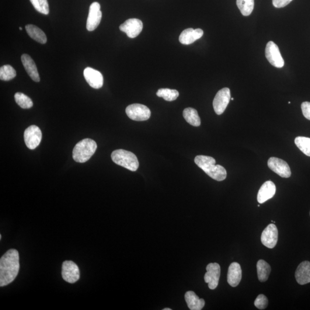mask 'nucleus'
Masks as SVG:
<instances>
[{
	"mask_svg": "<svg viewBox=\"0 0 310 310\" xmlns=\"http://www.w3.org/2000/svg\"><path fill=\"white\" fill-rule=\"evenodd\" d=\"M30 1L37 12L46 15L49 13V5L47 0H30Z\"/></svg>",
	"mask_w": 310,
	"mask_h": 310,
	"instance_id": "nucleus-30",
	"label": "nucleus"
},
{
	"mask_svg": "<svg viewBox=\"0 0 310 310\" xmlns=\"http://www.w3.org/2000/svg\"><path fill=\"white\" fill-rule=\"evenodd\" d=\"M163 310H172V309L169 308L164 309Z\"/></svg>",
	"mask_w": 310,
	"mask_h": 310,
	"instance_id": "nucleus-34",
	"label": "nucleus"
},
{
	"mask_svg": "<svg viewBox=\"0 0 310 310\" xmlns=\"http://www.w3.org/2000/svg\"><path fill=\"white\" fill-rule=\"evenodd\" d=\"M126 113L131 120L137 121L148 120L151 117L150 109L144 104L134 103L126 108Z\"/></svg>",
	"mask_w": 310,
	"mask_h": 310,
	"instance_id": "nucleus-5",
	"label": "nucleus"
},
{
	"mask_svg": "<svg viewBox=\"0 0 310 310\" xmlns=\"http://www.w3.org/2000/svg\"><path fill=\"white\" fill-rule=\"evenodd\" d=\"M16 103L23 109H30L33 106V101L22 93H17L15 95Z\"/></svg>",
	"mask_w": 310,
	"mask_h": 310,
	"instance_id": "nucleus-29",
	"label": "nucleus"
},
{
	"mask_svg": "<svg viewBox=\"0 0 310 310\" xmlns=\"http://www.w3.org/2000/svg\"><path fill=\"white\" fill-rule=\"evenodd\" d=\"M99 2H93L90 6L89 16L86 23V29L89 31L95 30L102 19V12Z\"/></svg>",
	"mask_w": 310,
	"mask_h": 310,
	"instance_id": "nucleus-12",
	"label": "nucleus"
},
{
	"mask_svg": "<svg viewBox=\"0 0 310 310\" xmlns=\"http://www.w3.org/2000/svg\"><path fill=\"white\" fill-rule=\"evenodd\" d=\"M237 5L243 16H248L253 10L255 2L254 0H237Z\"/></svg>",
	"mask_w": 310,
	"mask_h": 310,
	"instance_id": "nucleus-25",
	"label": "nucleus"
},
{
	"mask_svg": "<svg viewBox=\"0 0 310 310\" xmlns=\"http://www.w3.org/2000/svg\"><path fill=\"white\" fill-rule=\"evenodd\" d=\"M195 163L209 176L217 181L226 179L227 172L224 167L215 165V160L210 156L198 155L194 160Z\"/></svg>",
	"mask_w": 310,
	"mask_h": 310,
	"instance_id": "nucleus-2",
	"label": "nucleus"
},
{
	"mask_svg": "<svg viewBox=\"0 0 310 310\" xmlns=\"http://www.w3.org/2000/svg\"><path fill=\"white\" fill-rule=\"evenodd\" d=\"M188 307L191 310H201L205 305L204 299H200L193 291H188L184 295Z\"/></svg>",
	"mask_w": 310,
	"mask_h": 310,
	"instance_id": "nucleus-21",
	"label": "nucleus"
},
{
	"mask_svg": "<svg viewBox=\"0 0 310 310\" xmlns=\"http://www.w3.org/2000/svg\"><path fill=\"white\" fill-rule=\"evenodd\" d=\"M22 61L24 69L31 79L34 82H40L39 74L38 73L35 63L30 56L27 54L22 55Z\"/></svg>",
	"mask_w": 310,
	"mask_h": 310,
	"instance_id": "nucleus-20",
	"label": "nucleus"
},
{
	"mask_svg": "<svg viewBox=\"0 0 310 310\" xmlns=\"http://www.w3.org/2000/svg\"><path fill=\"white\" fill-rule=\"evenodd\" d=\"M156 95L162 97L167 102H173L177 99L179 93L176 90L170 89H160L156 93Z\"/></svg>",
	"mask_w": 310,
	"mask_h": 310,
	"instance_id": "nucleus-26",
	"label": "nucleus"
},
{
	"mask_svg": "<svg viewBox=\"0 0 310 310\" xmlns=\"http://www.w3.org/2000/svg\"><path fill=\"white\" fill-rule=\"evenodd\" d=\"M268 167L281 177L288 178L291 175V172L287 163L284 160L272 157L268 161Z\"/></svg>",
	"mask_w": 310,
	"mask_h": 310,
	"instance_id": "nucleus-10",
	"label": "nucleus"
},
{
	"mask_svg": "<svg viewBox=\"0 0 310 310\" xmlns=\"http://www.w3.org/2000/svg\"><path fill=\"white\" fill-rule=\"evenodd\" d=\"M232 100H234V99L232 98L231 99Z\"/></svg>",
	"mask_w": 310,
	"mask_h": 310,
	"instance_id": "nucleus-37",
	"label": "nucleus"
},
{
	"mask_svg": "<svg viewBox=\"0 0 310 310\" xmlns=\"http://www.w3.org/2000/svg\"><path fill=\"white\" fill-rule=\"evenodd\" d=\"M276 186L272 181H267L260 187L257 194V201L259 204H264L273 198L276 193Z\"/></svg>",
	"mask_w": 310,
	"mask_h": 310,
	"instance_id": "nucleus-16",
	"label": "nucleus"
},
{
	"mask_svg": "<svg viewBox=\"0 0 310 310\" xmlns=\"http://www.w3.org/2000/svg\"><path fill=\"white\" fill-rule=\"evenodd\" d=\"M19 30H21V31H22V30H23V29H22V27H19Z\"/></svg>",
	"mask_w": 310,
	"mask_h": 310,
	"instance_id": "nucleus-35",
	"label": "nucleus"
},
{
	"mask_svg": "<svg viewBox=\"0 0 310 310\" xmlns=\"http://www.w3.org/2000/svg\"><path fill=\"white\" fill-rule=\"evenodd\" d=\"M292 0H273V3L275 8H283L290 3Z\"/></svg>",
	"mask_w": 310,
	"mask_h": 310,
	"instance_id": "nucleus-33",
	"label": "nucleus"
},
{
	"mask_svg": "<svg viewBox=\"0 0 310 310\" xmlns=\"http://www.w3.org/2000/svg\"><path fill=\"white\" fill-rule=\"evenodd\" d=\"M24 138L27 147L33 150L40 144L42 134L39 127L31 125L24 132Z\"/></svg>",
	"mask_w": 310,
	"mask_h": 310,
	"instance_id": "nucleus-7",
	"label": "nucleus"
},
{
	"mask_svg": "<svg viewBox=\"0 0 310 310\" xmlns=\"http://www.w3.org/2000/svg\"></svg>",
	"mask_w": 310,
	"mask_h": 310,
	"instance_id": "nucleus-38",
	"label": "nucleus"
},
{
	"mask_svg": "<svg viewBox=\"0 0 310 310\" xmlns=\"http://www.w3.org/2000/svg\"><path fill=\"white\" fill-rule=\"evenodd\" d=\"M1 238H2L1 235H0V240H1Z\"/></svg>",
	"mask_w": 310,
	"mask_h": 310,
	"instance_id": "nucleus-36",
	"label": "nucleus"
},
{
	"mask_svg": "<svg viewBox=\"0 0 310 310\" xmlns=\"http://www.w3.org/2000/svg\"><path fill=\"white\" fill-rule=\"evenodd\" d=\"M303 114L306 118L310 120V103L304 102L301 105Z\"/></svg>",
	"mask_w": 310,
	"mask_h": 310,
	"instance_id": "nucleus-32",
	"label": "nucleus"
},
{
	"mask_svg": "<svg viewBox=\"0 0 310 310\" xmlns=\"http://www.w3.org/2000/svg\"><path fill=\"white\" fill-rule=\"evenodd\" d=\"M278 241V230L274 224H270L261 234V241L268 248L273 249L276 245Z\"/></svg>",
	"mask_w": 310,
	"mask_h": 310,
	"instance_id": "nucleus-14",
	"label": "nucleus"
},
{
	"mask_svg": "<svg viewBox=\"0 0 310 310\" xmlns=\"http://www.w3.org/2000/svg\"><path fill=\"white\" fill-rule=\"evenodd\" d=\"M83 75L88 84L96 89L102 88L103 85V75L100 71L91 68H87L83 71Z\"/></svg>",
	"mask_w": 310,
	"mask_h": 310,
	"instance_id": "nucleus-15",
	"label": "nucleus"
},
{
	"mask_svg": "<svg viewBox=\"0 0 310 310\" xmlns=\"http://www.w3.org/2000/svg\"><path fill=\"white\" fill-rule=\"evenodd\" d=\"M204 31L203 30L198 29H188L184 30L180 34L179 40L180 43L184 45H189L193 43L203 37Z\"/></svg>",
	"mask_w": 310,
	"mask_h": 310,
	"instance_id": "nucleus-18",
	"label": "nucleus"
},
{
	"mask_svg": "<svg viewBox=\"0 0 310 310\" xmlns=\"http://www.w3.org/2000/svg\"><path fill=\"white\" fill-rule=\"evenodd\" d=\"M16 76V71L11 66L7 65L0 68V79L1 81H9Z\"/></svg>",
	"mask_w": 310,
	"mask_h": 310,
	"instance_id": "nucleus-28",
	"label": "nucleus"
},
{
	"mask_svg": "<svg viewBox=\"0 0 310 310\" xmlns=\"http://www.w3.org/2000/svg\"><path fill=\"white\" fill-rule=\"evenodd\" d=\"M295 278L298 283L300 285H305L310 283V261H303L299 265L295 272Z\"/></svg>",
	"mask_w": 310,
	"mask_h": 310,
	"instance_id": "nucleus-17",
	"label": "nucleus"
},
{
	"mask_svg": "<svg viewBox=\"0 0 310 310\" xmlns=\"http://www.w3.org/2000/svg\"><path fill=\"white\" fill-rule=\"evenodd\" d=\"M26 30L29 35L33 39L41 44H45L47 42V36L43 31L37 27L29 24L26 26Z\"/></svg>",
	"mask_w": 310,
	"mask_h": 310,
	"instance_id": "nucleus-22",
	"label": "nucleus"
},
{
	"mask_svg": "<svg viewBox=\"0 0 310 310\" xmlns=\"http://www.w3.org/2000/svg\"><path fill=\"white\" fill-rule=\"evenodd\" d=\"M20 269L19 254L16 249H10L0 260V286L11 283Z\"/></svg>",
	"mask_w": 310,
	"mask_h": 310,
	"instance_id": "nucleus-1",
	"label": "nucleus"
},
{
	"mask_svg": "<svg viewBox=\"0 0 310 310\" xmlns=\"http://www.w3.org/2000/svg\"><path fill=\"white\" fill-rule=\"evenodd\" d=\"M295 144L304 154L310 157V138L298 137L295 139Z\"/></svg>",
	"mask_w": 310,
	"mask_h": 310,
	"instance_id": "nucleus-27",
	"label": "nucleus"
},
{
	"mask_svg": "<svg viewBox=\"0 0 310 310\" xmlns=\"http://www.w3.org/2000/svg\"><path fill=\"white\" fill-rule=\"evenodd\" d=\"M266 57L270 64L276 68H282L284 61L280 54L279 48L274 41H270L266 48Z\"/></svg>",
	"mask_w": 310,
	"mask_h": 310,
	"instance_id": "nucleus-6",
	"label": "nucleus"
},
{
	"mask_svg": "<svg viewBox=\"0 0 310 310\" xmlns=\"http://www.w3.org/2000/svg\"><path fill=\"white\" fill-rule=\"evenodd\" d=\"M97 145L95 141L85 138L76 144L72 152V158L76 162L83 163L91 158L95 154Z\"/></svg>",
	"mask_w": 310,
	"mask_h": 310,
	"instance_id": "nucleus-3",
	"label": "nucleus"
},
{
	"mask_svg": "<svg viewBox=\"0 0 310 310\" xmlns=\"http://www.w3.org/2000/svg\"><path fill=\"white\" fill-rule=\"evenodd\" d=\"M231 100V90L228 88L219 90L213 100V107L216 114L221 115L224 112Z\"/></svg>",
	"mask_w": 310,
	"mask_h": 310,
	"instance_id": "nucleus-8",
	"label": "nucleus"
},
{
	"mask_svg": "<svg viewBox=\"0 0 310 310\" xmlns=\"http://www.w3.org/2000/svg\"><path fill=\"white\" fill-rule=\"evenodd\" d=\"M207 273L204 276L205 281L208 284L210 290L217 287L221 275L220 266L218 263H210L207 267Z\"/></svg>",
	"mask_w": 310,
	"mask_h": 310,
	"instance_id": "nucleus-9",
	"label": "nucleus"
},
{
	"mask_svg": "<svg viewBox=\"0 0 310 310\" xmlns=\"http://www.w3.org/2000/svg\"><path fill=\"white\" fill-rule=\"evenodd\" d=\"M119 29L123 32L126 33L129 37L133 39L141 33L143 29V24L140 20L130 19L122 24Z\"/></svg>",
	"mask_w": 310,
	"mask_h": 310,
	"instance_id": "nucleus-13",
	"label": "nucleus"
},
{
	"mask_svg": "<svg viewBox=\"0 0 310 310\" xmlns=\"http://www.w3.org/2000/svg\"><path fill=\"white\" fill-rule=\"evenodd\" d=\"M62 277L69 283H74L80 278L79 268L72 261H65L62 265Z\"/></svg>",
	"mask_w": 310,
	"mask_h": 310,
	"instance_id": "nucleus-11",
	"label": "nucleus"
},
{
	"mask_svg": "<svg viewBox=\"0 0 310 310\" xmlns=\"http://www.w3.org/2000/svg\"><path fill=\"white\" fill-rule=\"evenodd\" d=\"M113 162L118 166L124 167L132 172H136L139 166V162L134 153L124 149H117L111 155Z\"/></svg>",
	"mask_w": 310,
	"mask_h": 310,
	"instance_id": "nucleus-4",
	"label": "nucleus"
},
{
	"mask_svg": "<svg viewBox=\"0 0 310 310\" xmlns=\"http://www.w3.org/2000/svg\"><path fill=\"white\" fill-rule=\"evenodd\" d=\"M242 278V270L238 263H233L229 267L228 282L231 286L236 287L240 284Z\"/></svg>",
	"mask_w": 310,
	"mask_h": 310,
	"instance_id": "nucleus-19",
	"label": "nucleus"
},
{
	"mask_svg": "<svg viewBox=\"0 0 310 310\" xmlns=\"http://www.w3.org/2000/svg\"><path fill=\"white\" fill-rule=\"evenodd\" d=\"M257 276L260 281L265 282L268 280L271 274V268L270 264L263 260H260L257 263Z\"/></svg>",
	"mask_w": 310,
	"mask_h": 310,
	"instance_id": "nucleus-24",
	"label": "nucleus"
},
{
	"mask_svg": "<svg viewBox=\"0 0 310 310\" xmlns=\"http://www.w3.org/2000/svg\"><path fill=\"white\" fill-rule=\"evenodd\" d=\"M183 116L188 123L194 127L200 126L201 118L196 109L191 107L186 108L183 110Z\"/></svg>",
	"mask_w": 310,
	"mask_h": 310,
	"instance_id": "nucleus-23",
	"label": "nucleus"
},
{
	"mask_svg": "<svg viewBox=\"0 0 310 310\" xmlns=\"http://www.w3.org/2000/svg\"><path fill=\"white\" fill-rule=\"evenodd\" d=\"M268 301L267 298L263 294H260L257 297L255 301V306L259 310H264L267 308Z\"/></svg>",
	"mask_w": 310,
	"mask_h": 310,
	"instance_id": "nucleus-31",
	"label": "nucleus"
}]
</instances>
